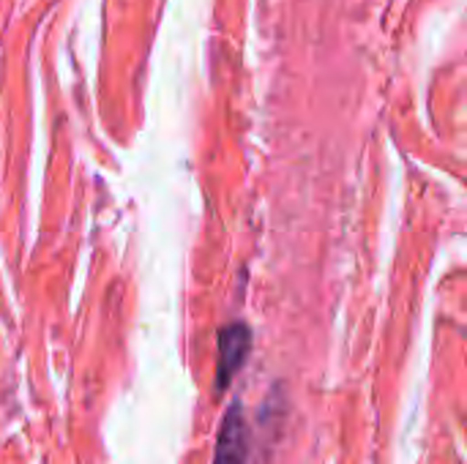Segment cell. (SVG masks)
Segmentation results:
<instances>
[{
    "label": "cell",
    "instance_id": "obj_2",
    "mask_svg": "<svg viewBox=\"0 0 467 464\" xmlns=\"http://www.w3.org/2000/svg\"><path fill=\"white\" fill-rule=\"evenodd\" d=\"M213 464H246V427L241 405H233L222 421Z\"/></svg>",
    "mask_w": 467,
    "mask_h": 464
},
{
    "label": "cell",
    "instance_id": "obj_1",
    "mask_svg": "<svg viewBox=\"0 0 467 464\" xmlns=\"http://www.w3.org/2000/svg\"><path fill=\"white\" fill-rule=\"evenodd\" d=\"M249 345H252V336H249L246 325L235 323V325L222 328V334H219V366H216V386L219 388L230 386L235 372L244 366V361L249 356Z\"/></svg>",
    "mask_w": 467,
    "mask_h": 464
}]
</instances>
